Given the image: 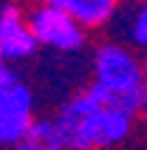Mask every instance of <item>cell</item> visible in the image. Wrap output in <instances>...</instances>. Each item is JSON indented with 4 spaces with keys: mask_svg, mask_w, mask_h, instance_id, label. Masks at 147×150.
Here are the masks:
<instances>
[{
    "mask_svg": "<svg viewBox=\"0 0 147 150\" xmlns=\"http://www.w3.org/2000/svg\"><path fill=\"white\" fill-rule=\"evenodd\" d=\"M139 105L88 85L68 96L54 113L65 150H113L130 139Z\"/></svg>",
    "mask_w": 147,
    "mask_h": 150,
    "instance_id": "cell-1",
    "label": "cell"
},
{
    "mask_svg": "<svg viewBox=\"0 0 147 150\" xmlns=\"http://www.w3.org/2000/svg\"><path fill=\"white\" fill-rule=\"evenodd\" d=\"M90 85L139 105L147 85V65L133 45L105 40L93 48L90 57Z\"/></svg>",
    "mask_w": 147,
    "mask_h": 150,
    "instance_id": "cell-2",
    "label": "cell"
},
{
    "mask_svg": "<svg viewBox=\"0 0 147 150\" xmlns=\"http://www.w3.org/2000/svg\"><path fill=\"white\" fill-rule=\"evenodd\" d=\"M28 23L40 48H48L54 54H79L88 45V28L48 3H34L28 8Z\"/></svg>",
    "mask_w": 147,
    "mask_h": 150,
    "instance_id": "cell-3",
    "label": "cell"
},
{
    "mask_svg": "<svg viewBox=\"0 0 147 150\" xmlns=\"http://www.w3.org/2000/svg\"><path fill=\"white\" fill-rule=\"evenodd\" d=\"M34 119V91L25 82H17L0 91V147H14L23 139Z\"/></svg>",
    "mask_w": 147,
    "mask_h": 150,
    "instance_id": "cell-4",
    "label": "cell"
},
{
    "mask_svg": "<svg viewBox=\"0 0 147 150\" xmlns=\"http://www.w3.org/2000/svg\"><path fill=\"white\" fill-rule=\"evenodd\" d=\"M37 48L40 42L31 31L28 11H23L17 3H0V54L14 65L31 59Z\"/></svg>",
    "mask_w": 147,
    "mask_h": 150,
    "instance_id": "cell-5",
    "label": "cell"
},
{
    "mask_svg": "<svg viewBox=\"0 0 147 150\" xmlns=\"http://www.w3.org/2000/svg\"><path fill=\"white\" fill-rule=\"evenodd\" d=\"M40 3H48V6L71 14L74 20L82 23L88 31L107 25L116 17L119 6H122V0H40Z\"/></svg>",
    "mask_w": 147,
    "mask_h": 150,
    "instance_id": "cell-6",
    "label": "cell"
},
{
    "mask_svg": "<svg viewBox=\"0 0 147 150\" xmlns=\"http://www.w3.org/2000/svg\"><path fill=\"white\" fill-rule=\"evenodd\" d=\"M11 150H65V142H62L54 119H37L31 125V130Z\"/></svg>",
    "mask_w": 147,
    "mask_h": 150,
    "instance_id": "cell-7",
    "label": "cell"
},
{
    "mask_svg": "<svg viewBox=\"0 0 147 150\" xmlns=\"http://www.w3.org/2000/svg\"><path fill=\"white\" fill-rule=\"evenodd\" d=\"M127 37L136 51L147 54V0H139L127 17Z\"/></svg>",
    "mask_w": 147,
    "mask_h": 150,
    "instance_id": "cell-8",
    "label": "cell"
},
{
    "mask_svg": "<svg viewBox=\"0 0 147 150\" xmlns=\"http://www.w3.org/2000/svg\"><path fill=\"white\" fill-rule=\"evenodd\" d=\"M17 82H20V79H17L14 65L0 54V91H6V88H11V85H17Z\"/></svg>",
    "mask_w": 147,
    "mask_h": 150,
    "instance_id": "cell-9",
    "label": "cell"
},
{
    "mask_svg": "<svg viewBox=\"0 0 147 150\" xmlns=\"http://www.w3.org/2000/svg\"><path fill=\"white\" fill-rule=\"evenodd\" d=\"M139 116H144V122H147V85H144V91H141V102H139Z\"/></svg>",
    "mask_w": 147,
    "mask_h": 150,
    "instance_id": "cell-10",
    "label": "cell"
}]
</instances>
